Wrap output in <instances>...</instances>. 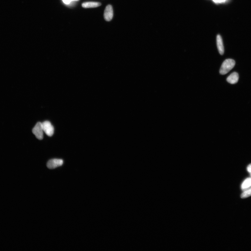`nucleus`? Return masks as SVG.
Masks as SVG:
<instances>
[{
  "mask_svg": "<svg viewBox=\"0 0 251 251\" xmlns=\"http://www.w3.org/2000/svg\"><path fill=\"white\" fill-rule=\"evenodd\" d=\"M78 1V0H63L64 3L66 4H69L72 1Z\"/></svg>",
  "mask_w": 251,
  "mask_h": 251,
  "instance_id": "11",
  "label": "nucleus"
},
{
  "mask_svg": "<svg viewBox=\"0 0 251 251\" xmlns=\"http://www.w3.org/2000/svg\"><path fill=\"white\" fill-rule=\"evenodd\" d=\"M251 186V178H248L245 180L241 186L242 190H246L249 188Z\"/></svg>",
  "mask_w": 251,
  "mask_h": 251,
  "instance_id": "9",
  "label": "nucleus"
},
{
  "mask_svg": "<svg viewBox=\"0 0 251 251\" xmlns=\"http://www.w3.org/2000/svg\"><path fill=\"white\" fill-rule=\"evenodd\" d=\"M32 132L37 139L42 140L43 138L44 131L42 123L40 122H37L32 130Z\"/></svg>",
  "mask_w": 251,
  "mask_h": 251,
  "instance_id": "2",
  "label": "nucleus"
},
{
  "mask_svg": "<svg viewBox=\"0 0 251 251\" xmlns=\"http://www.w3.org/2000/svg\"><path fill=\"white\" fill-rule=\"evenodd\" d=\"M251 196V188L245 190L241 195V197L242 198H246Z\"/></svg>",
  "mask_w": 251,
  "mask_h": 251,
  "instance_id": "10",
  "label": "nucleus"
},
{
  "mask_svg": "<svg viewBox=\"0 0 251 251\" xmlns=\"http://www.w3.org/2000/svg\"><path fill=\"white\" fill-rule=\"evenodd\" d=\"M101 3L96 2H87L83 3L82 7L85 8H95L100 6Z\"/></svg>",
  "mask_w": 251,
  "mask_h": 251,
  "instance_id": "8",
  "label": "nucleus"
},
{
  "mask_svg": "<svg viewBox=\"0 0 251 251\" xmlns=\"http://www.w3.org/2000/svg\"><path fill=\"white\" fill-rule=\"evenodd\" d=\"M235 61L232 59H228L225 60L221 66L220 72L221 75H225L229 72L234 67Z\"/></svg>",
  "mask_w": 251,
  "mask_h": 251,
  "instance_id": "1",
  "label": "nucleus"
},
{
  "mask_svg": "<svg viewBox=\"0 0 251 251\" xmlns=\"http://www.w3.org/2000/svg\"><path fill=\"white\" fill-rule=\"evenodd\" d=\"M250 176H251V173H250Z\"/></svg>",
  "mask_w": 251,
  "mask_h": 251,
  "instance_id": "14",
  "label": "nucleus"
},
{
  "mask_svg": "<svg viewBox=\"0 0 251 251\" xmlns=\"http://www.w3.org/2000/svg\"><path fill=\"white\" fill-rule=\"evenodd\" d=\"M63 160L62 159H54L49 160L47 164V166L50 169H54L62 165Z\"/></svg>",
  "mask_w": 251,
  "mask_h": 251,
  "instance_id": "4",
  "label": "nucleus"
},
{
  "mask_svg": "<svg viewBox=\"0 0 251 251\" xmlns=\"http://www.w3.org/2000/svg\"><path fill=\"white\" fill-rule=\"evenodd\" d=\"M239 79V75L237 73L233 72L230 74L227 78V82L231 84H234L238 83Z\"/></svg>",
  "mask_w": 251,
  "mask_h": 251,
  "instance_id": "7",
  "label": "nucleus"
},
{
  "mask_svg": "<svg viewBox=\"0 0 251 251\" xmlns=\"http://www.w3.org/2000/svg\"><path fill=\"white\" fill-rule=\"evenodd\" d=\"M113 10L111 5H108L104 11V17L106 21H109L113 18Z\"/></svg>",
  "mask_w": 251,
  "mask_h": 251,
  "instance_id": "5",
  "label": "nucleus"
},
{
  "mask_svg": "<svg viewBox=\"0 0 251 251\" xmlns=\"http://www.w3.org/2000/svg\"><path fill=\"white\" fill-rule=\"evenodd\" d=\"M212 1L217 3H221L225 2L226 0H212Z\"/></svg>",
  "mask_w": 251,
  "mask_h": 251,
  "instance_id": "12",
  "label": "nucleus"
},
{
  "mask_svg": "<svg viewBox=\"0 0 251 251\" xmlns=\"http://www.w3.org/2000/svg\"><path fill=\"white\" fill-rule=\"evenodd\" d=\"M216 42L217 48L220 54L222 55L224 52V49L222 39L220 35L217 36Z\"/></svg>",
  "mask_w": 251,
  "mask_h": 251,
  "instance_id": "6",
  "label": "nucleus"
},
{
  "mask_svg": "<svg viewBox=\"0 0 251 251\" xmlns=\"http://www.w3.org/2000/svg\"><path fill=\"white\" fill-rule=\"evenodd\" d=\"M247 170L250 173H251V164L248 166Z\"/></svg>",
  "mask_w": 251,
  "mask_h": 251,
  "instance_id": "13",
  "label": "nucleus"
},
{
  "mask_svg": "<svg viewBox=\"0 0 251 251\" xmlns=\"http://www.w3.org/2000/svg\"><path fill=\"white\" fill-rule=\"evenodd\" d=\"M44 132L48 136L51 137L53 135L54 128L51 122L49 121H45L42 123Z\"/></svg>",
  "mask_w": 251,
  "mask_h": 251,
  "instance_id": "3",
  "label": "nucleus"
}]
</instances>
